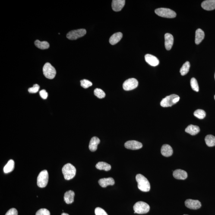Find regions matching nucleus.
I'll return each mask as SVG.
<instances>
[{
    "label": "nucleus",
    "mask_w": 215,
    "mask_h": 215,
    "mask_svg": "<svg viewBox=\"0 0 215 215\" xmlns=\"http://www.w3.org/2000/svg\"><path fill=\"white\" fill-rule=\"evenodd\" d=\"M137 187L140 191L147 192L150 191V185L147 178L141 174H137L136 177Z\"/></svg>",
    "instance_id": "f257e3e1"
},
{
    "label": "nucleus",
    "mask_w": 215,
    "mask_h": 215,
    "mask_svg": "<svg viewBox=\"0 0 215 215\" xmlns=\"http://www.w3.org/2000/svg\"><path fill=\"white\" fill-rule=\"evenodd\" d=\"M62 171L64 178L67 180H69L75 176L76 169L74 165L71 163H68L64 165Z\"/></svg>",
    "instance_id": "f03ea898"
},
{
    "label": "nucleus",
    "mask_w": 215,
    "mask_h": 215,
    "mask_svg": "<svg viewBox=\"0 0 215 215\" xmlns=\"http://www.w3.org/2000/svg\"><path fill=\"white\" fill-rule=\"evenodd\" d=\"M179 96L175 94L166 96L161 102V106L163 107H170L179 101Z\"/></svg>",
    "instance_id": "7ed1b4c3"
},
{
    "label": "nucleus",
    "mask_w": 215,
    "mask_h": 215,
    "mask_svg": "<svg viewBox=\"0 0 215 215\" xmlns=\"http://www.w3.org/2000/svg\"><path fill=\"white\" fill-rule=\"evenodd\" d=\"M155 13L161 17L166 18H174L176 17V13L169 8H161L156 9Z\"/></svg>",
    "instance_id": "20e7f679"
},
{
    "label": "nucleus",
    "mask_w": 215,
    "mask_h": 215,
    "mask_svg": "<svg viewBox=\"0 0 215 215\" xmlns=\"http://www.w3.org/2000/svg\"><path fill=\"white\" fill-rule=\"evenodd\" d=\"M134 213L138 214H144L148 212L150 210V206L142 201L138 202L134 206Z\"/></svg>",
    "instance_id": "39448f33"
},
{
    "label": "nucleus",
    "mask_w": 215,
    "mask_h": 215,
    "mask_svg": "<svg viewBox=\"0 0 215 215\" xmlns=\"http://www.w3.org/2000/svg\"><path fill=\"white\" fill-rule=\"evenodd\" d=\"M43 71L45 77L50 79L54 78L56 75V70L49 63H46L44 66Z\"/></svg>",
    "instance_id": "423d86ee"
},
{
    "label": "nucleus",
    "mask_w": 215,
    "mask_h": 215,
    "mask_svg": "<svg viewBox=\"0 0 215 215\" xmlns=\"http://www.w3.org/2000/svg\"><path fill=\"white\" fill-rule=\"evenodd\" d=\"M49 175L48 171L44 170L39 173L37 178V185L40 188H44L48 183Z\"/></svg>",
    "instance_id": "0eeeda50"
},
{
    "label": "nucleus",
    "mask_w": 215,
    "mask_h": 215,
    "mask_svg": "<svg viewBox=\"0 0 215 215\" xmlns=\"http://www.w3.org/2000/svg\"><path fill=\"white\" fill-rule=\"evenodd\" d=\"M87 32L84 29L72 30L67 35V38L70 40H76L83 37L86 34Z\"/></svg>",
    "instance_id": "6e6552de"
},
{
    "label": "nucleus",
    "mask_w": 215,
    "mask_h": 215,
    "mask_svg": "<svg viewBox=\"0 0 215 215\" xmlns=\"http://www.w3.org/2000/svg\"><path fill=\"white\" fill-rule=\"evenodd\" d=\"M138 85V82L136 79H129L124 83L123 84V88L124 90L128 91L136 88Z\"/></svg>",
    "instance_id": "1a4fd4ad"
},
{
    "label": "nucleus",
    "mask_w": 215,
    "mask_h": 215,
    "mask_svg": "<svg viewBox=\"0 0 215 215\" xmlns=\"http://www.w3.org/2000/svg\"><path fill=\"white\" fill-rule=\"evenodd\" d=\"M124 146L128 149L131 150H137L143 147L142 144L140 142L135 140H131L126 142Z\"/></svg>",
    "instance_id": "9d476101"
},
{
    "label": "nucleus",
    "mask_w": 215,
    "mask_h": 215,
    "mask_svg": "<svg viewBox=\"0 0 215 215\" xmlns=\"http://www.w3.org/2000/svg\"><path fill=\"white\" fill-rule=\"evenodd\" d=\"M186 207L192 210H197L201 207V202L198 200L188 199L185 202Z\"/></svg>",
    "instance_id": "9b49d317"
},
{
    "label": "nucleus",
    "mask_w": 215,
    "mask_h": 215,
    "mask_svg": "<svg viewBox=\"0 0 215 215\" xmlns=\"http://www.w3.org/2000/svg\"><path fill=\"white\" fill-rule=\"evenodd\" d=\"M165 45L166 50H170L173 46L174 38L171 33H166L165 35Z\"/></svg>",
    "instance_id": "f8f14e48"
},
{
    "label": "nucleus",
    "mask_w": 215,
    "mask_h": 215,
    "mask_svg": "<svg viewBox=\"0 0 215 215\" xmlns=\"http://www.w3.org/2000/svg\"><path fill=\"white\" fill-rule=\"evenodd\" d=\"M125 2V0H113L112 3V9L115 12L120 11L124 6Z\"/></svg>",
    "instance_id": "ddd939ff"
},
{
    "label": "nucleus",
    "mask_w": 215,
    "mask_h": 215,
    "mask_svg": "<svg viewBox=\"0 0 215 215\" xmlns=\"http://www.w3.org/2000/svg\"><path fill=\"white\" fill-rule=\"evenodd\" d=\"M146 62L152 66H156L159 65V61L158 58L154 55L147 54L145 56Z\"/></svg>",
    "instance_id": "4468645a"
},
{
    "label": "nucleus",
    "mask_w": 215,
    "mask_h": 215,
    "mask_svg": "<svg viewBox=\"0 0 215 215\" xmlns=\"http://www.w3.org/2000/svg\"><path fill=\"white\" fill-rule=\"evenodd\" d=\"M201 6L207 11H212L215 9V0H207L203 1Z\"/></svg>",
    "instance_id": "2eb2a0df"
},
{
    "label": "nucleus",
    "mask_w": 215,
    "mask_h": 215,
    "mask_svg": "<svg viewBox=\"0 0 215 215\" xmlns=\"http://www.w3.org/2000/svg\"><path fill=\"white\" fill-rule=\"evenodd\" d=\"M99 183L101 187L105 188L108 186H112L115 184V181L113 178L109 177L102 178L99 180Z\"/></svg>",
    "instance_id": "dca6fc26"
},
{
    "label": "nucleus",
    "mask_w": 215,
    "mask_h": 215,
    "mask_svg": "<svg viewBox=\"0 0 215 215\" xmlns=\"http://www.w3.org/2000/svg\"><path fill=\"white\" fill-rule=\"evenodd\" d=\"M173 175L174 178L179 180H185L188 177L187 172L181 169H177L174 171Z\"/></svg>",
    "instance_id": "f3484780"
},
{
    "label": "nucleus",
    "mask_w": 215,
    "mask_h": 215,
    "mask_svg": "<svg viewBox=\"0 0 215 215\" xmlns=\"http://www.w3.org/2000/svg\"><path fill=\"white\" fill-rule=\"evenodd\" d=\"M161 153L163 156L169 157L172 155L173 150L171 146L169 145H163L161 148Z\"/></svg>",
    "instance_id": "a211bd4d"
},
{
    "label": "nucleus",
    "mask_w": 215,
    "mask_h": 215,
    "mask_svg": "<svg viewBox=\"0 0 215 215\" xmlns=\"http://www.w3.org/2000/svg\"><path fill=\"white\" fill-rule=\"evenodd\" d=\"M100 143V140L98 137H93L90 140L89 145V150L92 152L96 151L98 145Z\"/></svg>",
    "instance_id": "6ab92c4d"
},
{
    "label": "nucleus",
    "mask_w": 215,
    "mask_h": 215,
    "mask_svg": "<svg viewBox=\"0 0 215 215\" xmlns=\"http://www.w3.org/2000/svg\"><path fill=\"white\" fill-rule=\"evenodd\" d=\"M74 192L72 191H67L64 194V200L67 204H70L74 202Z\"/></svg>",
    "instance_id": "aec40b11"
},
{
    "label": "nucleus",
    "mask_w": 215,
    "mask_h": 215,
    "mask_svg": "<svg viewBox=\"0 0 215 215\" xmlns=\"http://www.w3.org/2000/svg\"><path fill=\"white\" fill-rule=\"evenodd\" d=\"M199 127L197 125H188L185 129V131L191 135L195 136L200 132Z\"/></svg>",
    "instance_id": "412c9836"
},
{
    "label": "nucleus",
    "mask_w": 215,
    "mask_h": 215,
    "mask_svg": "<svg viewBox=\"0 0 215 215\" xmlns=\"http://www.w3.org/2000/svg\"><path fill=\"white\" fill-rule=\"evenodd\" d=\"M123 37L122 33H114L111 36L109 39L110 43L111 45H114L116 44L118 42L120 41Z\"/></svg>",
    "instance_id": "4be33fe9"
},
{
    "label": "nucleus",
    "mask_w": 215,
    "mask_h": 215,
    "mask_svg": "<svg viewBox=\"0 0 215 215\" xmlns=\"http://www.w3.org/2000/svg\"><path fill=\"white\" fill-rule=\"evenodd\" d=\"M204 33L201 29H198L196 30L195 33V42L196 44H200L204 39Z\"/></svg>",
    "instance_id": "5701e85b"
},
{
    "label": "nucleus",
    "mask_w": 215,
    "mask_h": 215,
    "mask_svg": "<svg viewBox=\"0 0 215 215\" xmlns=\"http://www.w3.org/2000/svg\"><path fill=\"white\" fill-rule=\"evenodd\" d=\"M96 167L100 170H104L108 171L110 170L111 166L110 165L104 162H99L96 164Z\"/></svg>",
    "instance_id": "b1692460"
},
{
    "label": "nucleus",
    "mask_w": 215,
    "mask_h": 215,
    "mask_svg": "<svg viewBox=\"0 0 215 215\" xmlns=\"http://www.w3.org/2000/svg\"><path fill=\"white\" fill-rule=\"evenodd\" d=\"M14 168V161L11 159L4 167L3 171L4 173H8L13 171Z\"/></svg>",
    "instance_id": "393cba45"
},
{
    "label": "nucleus",
    "mask_w": 215,
    "mask_h": 215,
    "mask_svg": "<svg viewBox=\"0 0 215 215\" xmlns=\"http://www.w3.org/2000/svg\"><path fill=\"white\" fill-rule=\"evenodd\" d=\"M36 47L41 49H47L49 47V44L46 41L41 42L39 40H36L34 42Z\"/></svg>",
    "instance_id": "a878e982"
},
{
    "label": "nucleus",
    "mask_w": 215,
    "mask_h": 215,
    "mask_svg": "<svg viewBox=\"0 0 215 215\" xmlns=\"http://www.w3.org/2000/svg\"><path fill=\"white\" fill-rule=\"evenodd\" d=\"M206 144L208 147H213L215 146V137L211 135H207L205 138Z\"/></svg>",
    "instance_id": "bb28decb"
},
{
    "label": "nucleus",
    "mask_w": 215,
    "mask_h": 215,
    "mask_svg": "<svg viewBox=\"0 0 215 215\" xmlns=\"http://www.w3.org/2000/svg\"><path fill=\"white\" fill-rule=\"evenodd\" d=\"M190 64L189 61H187L183 65L182 68H181L180 72L181 75L182 76L185 75L189 71L190 68Z\"/></svg>",
    "instance_id": "cd10ccee"
},
{
    "label": "nucleus",
    "mask_w": 215,
    "mask_h": 215,
    "mask_svg": "<svg viewBox=\"0 0 215 215\" xmlns=\"http://www.w3.org/2000/svg\"><path fill=\"white\" fill-rule=\"evenodd\" d=\"M194 116L199 119H203L205 117L206 113L202 110L198 109L196 110L194 113Z\"/></svg>",
    "instance_id": "c85d7f7f"
},
{
    "label": "nucleus",
    "mask_w": 215,
    "mask_h": 215,
    "mask_svg": "<svg viewBox=\"0 0 215 215\" xmlns=\"http://www.w3.org/2000/svg\"><path fill=\"white\" fill-rule=\"evenodd\" d=\"M94 94L96 97L99 99H103L105 98L106 95L104 91L100 89H96L94 90Z\"/></svg>",
    "instance_id": "c756f323"
},
{
    "label": "nucleus",
    "mask_w": 215,
    "mask_h": 215,
    "mask_svg": "<svg viewBox=\"0 0 215 215\" xmlns=\"http://www.w3.org/2000/svg\"><path fill=\"white\" fill-rule=\"evenodd\" d=\"M191 85L192 88L196 92H198L199 90L198 82L195 78H192L191 80Z\"/></svg>",
    "instance_id": "7c9ffc66"
},
{
    "label": "nucleus",
    "mask_w": 215,
    "mask_h": 215,
    "mask_svg": "<svg viewBox=\"0 0 215 215\" xmlns=\"http://www.w3.org/2000/svg\"><path fill=\"white\" fill-rule=\"evenodd\" d=\"M80 85L84 89L88 88L93 85L91 82L87 79H83L80 80Z\"/></svg>",
    "instance_id": "2f4dec72"
},
{
    "label": "nucleus",
    "mask_w": 215,
    "mask_h": 215,
    "mask_svg": "<svg viewBox=\"0 0 215 215\" xmlns=\"http://www.w3.org/2000/svg\"><path fill=\"white\" fill-rule=\"evenodd\" d=\"M36 215H50V213L47 209L42 208L38 210Z\"/></svg>",
    "instance_id": "473e14b6"
},
{
    "label": "nucleus",
    "mask_w": 215,
    "mask_h": 215,
    "mask_svg": "<svg viewBox=\"0 0 215 215\" xmlns=\"http://www.w3.org/2000/svg\"><path fill=\"white\" fill-rule=\"evenodd\" d=\"M39 86L38 84H34L33 87L30 88L28 91L30 93H36L39 91Z\"/></svg>",
    "instance_id": "72a5a7b5"
},
{
    "label": "nucleus",
    "mask_w": 215,
    "mask_h": 215,
    "mask_svg": "<svg viewBox=\"0 0 215 215\" xmlns=\"http://www.w3.org/2000/svg\"><path fill=\"white\" fill-rule=\"evenodd\" d=\"M95 213L96 215H108L104 210L99 207H96L95 209Z\"/></svg>",
    "instance_id": "f704fd0d"
},
{
    "label": "nucleus",
    "mask_w": 215,
    "mask_h": 215,
    "mask_svg": "<svg viewBox=\"0 0 215 215\" xmlns=\"http://www.w3.org/2000/svg\"><path fill=\"white\" fill-rule=\"evenodd\" d=\"M18 211L17 209L13 208L10 209L6 213L5 215H18Z\"/></svg>",
    "instance_id": "c9c22d12"
},
{
    "label": "nucleus",
    "mask_w": 215,
    "mask_h": 215,
    "mask_svg": "<svg viewBox=\"0 0 215 215\" xmlns=\"http://www.w3.org/2000/svg\"><path fill=\"white\" fill-rule=\"evenodd\" d=\"M39 95L43 99H46L48 96V93L45 90H42L39 91Z\"/></svg>",
    "instance_id": "e433bc0d"
},
{
    "label": "nucleus",
    "mask_w": 215,
    "mask_h": 215,
    "mask_svg": "<svg viewBox=\"0 0 215 215\" xmlns=\"http://www.w3.org/2000/svg\"><path fill=\"white\" fill-rule=\"evenodd\" d=\"M61 215H69L68 214V213H62V214H61Z\"/></svg>",
    "instance_id": "4c0bfd02"
},
{
    "label": "nucleus",
    "mask_w": 215,
    "mask_h": 215,
    "mask_svg": "<svg viewBox=\"0 0 215 215\" xmlns=\"http://www.w3.org/2000/svg\"><path fill=\"white\" fill-rule=\"evenodd\" d=\"M214 99H215V95L214 96Z\"/></svg>",
    "instance_id": "58836bf2"
},
{
    "label": "nucleus",
    "mask_w": 215,
    "mask_h": 215,
    "mask_svg": "<svg viewBox=\"0 0 215 215\" xmlns=\"http://www.w3.org/2000/svg\"><path fill=\"white\" fill-rule=\"evenodd\" d=\"M214 77H215V76H214Z\"/></svg>",
    "instance_id": "ea45409f"
},
{
    "label": "nucleus",
    "mask_w": 215,
    "mask_h": 215,
    "mask_svg": "<svg viewBox=\"0 0 215 215\" xmlns=\"http://www.w3.org/2000/svg\"><path fill=\"white\" fill-rule=\"evenodd\" d=\"M186 215V214H185V215Z\"/></svg>",
    "instance_id": "a19ab883"
}]
</instances>
